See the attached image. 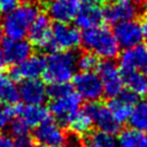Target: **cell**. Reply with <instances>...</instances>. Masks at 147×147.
I'll return each mask as SVG.
<instances>
[{
  "label": "cell",
  "instance_id": "cell-29",
  "mask_svg": "<svg viewBox=\"0 0 147 147\" xmlns=\"http://www.w3.org/2000/svg\"><path fill=\"white\" fill-rule=\"evenodd\" d=\"M72 85L69 84L68 82H60V83H51L48 87H46V93L47 96L51 99H57L61 96H64L69 93H71Z\"/></svg>",
  "mask_w": 147,
  "mask_h": 147
},
{
  "label": "cell",
  "instance_id": "cell-1",
  "mask_svg": "<svg viewBox=\"0 0 147 147\" xmlns=\"http://www.w3.org/2000/svg\"><path fill=\"white\" fill-rule=\"evenodd\" d=\"M80 42L87 51L96 56L111 60L118 55L119 46L113 32L106 26H93L84 29L80 33Z\"/></svg>",
  "mask_w": 147,
  "mask_h": 147
},
{
  "label": "cell",
  "instance_id": "cell-32",
  "mask_svg": "<svg viewBox=\"0 0 147 147\" xmlns=\"http://www.w3.org/2000/svg\"><path fill=\"white\" fill-rule=\"evenodd\" d=\"M21 3V0H0V14L6 15L9 11L14 10L18 5Z\"/></svg>",
  "mask_w": 147,
  "mask_h": 147
},
{
  "label": "cell",
  "instance_id": "cell-3",
  "mask_svg": "<svg viewBox=\"0 0 147 147\" xmlns=\"http://www.w3.org/2000/svg\"><path fill=\"white\" fill-rule=\"evenodd\" d=\"M37 15L38 7L34 3H20L14 10L3 15L1 20L2 33L10 39H23Z\"/></svg>",
  "mask_w": 147,
  "mask_h": 147
},
{
  "label": "cell",
  "instance_id": "cell-24",
  "mask_svg": "<svg viewBox=\"0 0 147 147\" xmlns=\"http://www.w3.org/2000/svg\"><path fill=\"white\" fill-rule=\"evenodd\" d=\"M131 127L147 132V101H138L127 118Z\"/></svg>",
  "mask_w": 147,
  "mask_h": 147
},
{
  "label": "cell",
  "instance_id": "cell-22",
  "mask_svg": "<svg viewBox=\"0 0 147 147\" xmlns=\"http://www.w3.org/2000/svg\"><path fill=\"white\" fill-rule=\"evenodd\" d=\"M117 145L119 147H147V132L129 127L118 132Z\"/></svg>",
  "mask_w": 147,
  "mask_h": 147
},
{
  "label": "cell",
  "instance_id": "cell-31",
  "mask_svg": "<svg viewBox=\"0 0 147 147\" xmlns=\"http://www.w3.org/2000/svg\"><path fill=\"white\" fill-rule=\"evenodd\" d=\"M33 146H34L33 138L29 136V133L17 136L13 140V147H33Z\"/></svg>",
  "mask_w": 147,
  "mask_h": 147
},
{
  "label": "cell",
  "instance_id": "cell-13",
  "mask_svg": "<svg viewBox=\"0 0 147 147\" xmlns=\"http://www.w3.org/2000/svg\"><path fill=\"white\" fill-rule=\"evenodd\" d=\"M82 105V98L77 92H71L64 96L57 98V99H52L48 110L55 116L57 122L63 125L65 118L74 113L75 110L79 109Z\"/></svg>",
  "mask_w": 147,
  "mask_h": 147
},
{
  "label": "cell",
  "instance_id": "cell-2",
  "mask_svg": "<svg viewBox=\"0 0 147 147\" xmlns=\"http://www.w3.org/2000/svg\"><path fill=\"white\" fill-rule=\"evenodd\" d=\"M78 53L75 51H59L49 53L46 57L45 70L42 72V78L47 83H60L70 80L77 69Z\"/></svg>",
  "mask_w": 147,
  "mask_h": 147
},
{
  "label": "cell",
  "instance_id": "cell-14",
  "mask_svg": "<svg viewBox=\"0 0 147 147\" xmlns=\"http://www.w3.org/2000/svg\"><path fill=\"white\" fill-rule=\"evenodd\" d=\"M46 9L48 17L55 22L69 23L75 20L79 9L78 0H47Z\"/></svg>",
  "mask_w": 147,
  "mask_h": 147
},
{
  "label": "cell",
  "instance_id": "cell-39",
  "mask_svg": "<svg viewBox=\"0 0 147 147\" xmlns=\"http://www.w3.org/2000/svg\"><path fill=\"white\" fill-rule=\"evenodd\" d=\"M56 147H67L64 144H61V145H59V146H56Z\"/></svg>",
  "mask_w": 147,
  "mask_h": 147
},
{
  "label": "cell",
  "instance_id": "cell-25",
  "mask_svg": "<svg viewBox=\"0 0 147 147\" xmlns=\"http://www.w3.org/2000/svg\"><path fill=\"white\" fill-rule=\"evenodd\" d=\"M85 147H117V141L113 134L103 131H90L85 134Z\"/></svg>",
  "mask_w": 147,
  "mask_h": 147
},
{
  "label": "cell",
  "instance_id": "cell-4",
  "mask_svg": "<svg viewBox=\"0 0 147 147\" xmlns=\"http://www.w3.org/2000/svg\"><path fill=\"white\" fill-rule=\"evenodd\" d=\"M80 42V33L74 25L56 22L52 25L51 40L44 48L45 52L54 53L76 48Z\"/></svg>",
  "mask_w": 147,
  "mask_h": 147
},
{
  "label": "cell",
  "instance_id": "cell-30",
  "mask_svg": "<svg viewBox=\"0 0 147 147\" xmlns=\"http://www.w3.org/2000/svg\"><path fill=\"white\" fill-rule=\"evenodd\" d=\"M29 129L30 127L26 125V123L21 117H16L9 122V131L14 137L29 133Z\"/></svg>",
  "mask_w": 147,
  "mask_h": 147
},
{
  "label": "cell",
  "instance_id": "cell-20",
  "mask_svg": "<svg viewBox=\"0 0 147 147\" xmlns=\"http://www.w3.org/2000/svg\"><path fill=\"white\" fill-rule=\"evenodd\" d=\"M123 84L127 86L129 90L134 92L138 96L147 95V76L145 72L139 70H119Z\"/></svg>",
  "mask_w": 147,
  "mask_h": 147
},
{
  "label": "cell",
  "instance_id": "cell-6",
  "mask_svg": "<svg viewBox=\"0 0 147 147\" xmlns=\"http://www.w3.org/2000/svg\"><path fill=\"white\" fill-rule=\"evenodd\" d=\"M74 87L82 99L98 101L103 94V87L99 75L94 71H80L74 75Z\"/></svg>",
  "mask_w": 147,
  "mask_h": 147
},
{
  "label": "cell",
  "instance_id": "cell-7",
  "mask_svg": "<svg viewBox=\"0 0 147 147\" xmlns=\"http://www.w3.org/2000/svg\"><path fill=\"white\" fill-rule=\"evenodd\" d=\"M96 70L102 83L105 95L108 99L116 96L123 90V78L119 68L111 60H106L99 63Z\"/></svg>",
  "mask_w": 147,
  "mask_h": 147
},
{
  "label": "cell",
  "instance_id": "cell-21",
  "mask_svg": "<svg viewBox=\"0 0 147 147\" xmlns=\"http://www.w3.org/2000/svg\"><path fill=\"white\" fill-rule=\"evenodd\" d=\"M18 116H21L29 127H32L47 119L49 117V110L41 105H26L22 106Z\"/></svg>",
  "mask_w": 147,
  "mask_h": 147
},
{
  "label": "cell",
  "instance_id": "cell-18",
  "mask_svg": "<svg viewBox=\"0 0 147 147\" xmlns=\"http://www.w3.org/2000/svg\"><path fill=\"white\" fill-rule=\"evenodd\" d=\"M75 21L77 26L84 29L98 26L103 21V14L102 9L98 5H85L83 7H79Z\"/></svg>",
  "mask_w": 147,
  "mask_h": 147
},
{
  "label": "cell",
  "instance_id": "cell-9",
  "mask_svg": "<svg viewBox=\"0 0 147 147\" xmlns=\"http://www.w3.org/2000/svg\"><path fill=\"white\" fill-rule=\"evenodd\" d=\"M140 6L133 0H113L102 9L103 20L110 24L134 20L139 14Z\"/></svg>",
  "mask_w": 147,
  "mask_h": 147
},
{
  "label": "cell",
  "instance_id": "cell-17",
  "mask_svg": "<svg viewBox=\"0 0 147 147\" xmlns=\"http://www.w3.org/2000/svg\"><path fill=\"white\" fill-rule=\"evenodd\" d=\"M0 45L8 63L17 64L32 53V45L23 39L3 38Z\"/></svg>",
  "mask_w": 147,
  "mask_h": 147
},
{
  "label": "cell",
  "instance_id": "cell-27",
  "mask_svg": "<svg viewBox=\"0 0 147 147\" xmlns=\"http://www.w3.org/2000/svg\"><path fill=\"white\" fill-rule=\"evenodd\" d=\"M99 63H100L99 56H96L95 54L88 51L78 54L76 65L80 71H94L96 70Z\"/></svg>",
  "mask_w": 147,
  "mask_h": 147
},
{
  "label": "cell",
  "instance_id": "cell-11",
  "mask_svg": "<svg viewBox=\"0 0 147 147\" xmlns=\"http://www.w3.org/2000/svg\"><path fill=\"white\" fill-rule=\"evenodd\" d=\"M33 139H36L39 144H42L48 147H56L63 144L65 139V134L59 123L51 117L41 122L36 126L33 132Z\"/></svg>",
  "mask_w": 147,
  "mask_h": 147
},
{
  "label": "cell",
  "instance_id": "cell-26",
  "mask_svg": "<svg viewBox=\"0 0 147 147\" xmlns=\"http://www.w3.org/2000/svg\"><path fill=\"white\" fill-rule=\"evenodd\" d=\"M107 107L109 108V110L111 111V114L114 115V117L119 123H123V122L127 121V118L130 117V114L132 111V108H133V106H131L127 102L123 101L118 96L111 98L108 101Z\"/></svg>",
  "mask_w": 147,
  "mask_h": 147
},
{
  "label": "cell",
  "instance_id": "cell-34",
  "mask_svg": "<svg viewBox=\"0 0 147 147\" xmlns=\"http://www.w3.org/2000/svg\"><path fill=\"white\" fill-rule=\"evenodd\" d=\"M7 64H8V62H7V60H6V56H5V54H3L2 48H1V46H0V71H2L3 69H6Z\"/></svg>",
  "mask_w": 147,
  "mask_h": 147
},
{
  "label": "cell",
  "instance_id": "cell-16",
  "mask_svg": "<svg viewBox=\"0 0 147 147\" xmlns=\"http://www.w3.org/2000/svg\"><path fill=\"white\" fill-rule=\"evenodd\" d=\"M18 94L26 105H41L46 96V86L42 80L38 78L33 79H23L20 83Z\"/></svg>",
  "mask_w": 147,
  "mask_h": 147
},
{
  "label": "cell",
  "instance_id": "cell-23",
  "mask_svg": "<svg viewBox=\"0 0 147 147\" xmlns=\"http://www.w3.org/2000/svg\"><path fill=\"white\" fill-rule=\"evenodd\" d=\"M18 100L20 94L15 82L8 75L0 72V103L13 105Z\"/></svg>",
  "mask_w": 147,
  "mask_h": 147
},
{
  "label": "cell",
  "instance_id": "cell-10",
  "mask_svg": "<svg viewBox=\"0 0 147 147\" xmlns=\"http://www.w3.org/2000/svg\"><path fill=\"white\" fill-rule=\"evenodd\" d=\"M113 34L119 47L131 48L137 46L142 40L141 34V24L136 22L134 20L124 21L114 24Z\"/></svg>",
  "mask_w": 147,
  "mask_h": 147
},
{
  "label": "cell",
  "instance_id": "cell-33",
  "mask_svg": "<svg viewBox=\"0 0 147 147\" xmlns=\"http://www.w3.org/2000/svg\"><path fill=\"white\" fill-rule=\"evenodd\" d=\"M0 147H13L11 138L3 133H0Z\"/></svg>",
  "mask_w": 147,
  "mask_h": 147
},
{
  "label": "cell",
  "instance_id": "cell-36",
  "mask_svg": "<svg viewBox=\"0 0 147 147\" xmlns=\"http://www.w3.org/2000/svg\"><path fill=\"white\" fill-rule=\"evenodd\" d=\"M83 1L85 5H98L101 2V0H80Z\"/></svg>",
  "mask_w": 147,
  "mask_h": 147
},
{
  "label": "cell",
  "instance_id": "cell-37",
  "mask_svg": "<svg viewBox=\"0 0 147 147\" xmlns=\"http://www.w3.org/2000/svg\"><path fill=\"white\" fill-rule=\"evenodd\" d=\"M2 39H3V33H2V30H1V28H0V44H1Z\"/></svg>",
  "mask_w": 147,
  "mask_h": 147
},
{
  "label": "cell",
  "instance_id": "cell-28",
  "mask_svg": "<svg viewBox=\"0 0 147 147\" xmlns=\"http://www.w3.org/2000/svg\"><path fill=\"white\" fill-rule=\"evenodd\" d=\"M22 106L23 105H20L18 102L13 105L0 103V131L7 126V124L11 121L13 117L20 115Z\"/></svg>",
  "mask_w": 147,
  "mask_h": 147
},
{
  "label": "cell",
  "instance_id": "cell-38",
  "mask_svg": "<svg viewBox=\"0 0 147 147\" xmlns=\"http://www.w3.org/2000/svg\"><path fill=\"white\" fill-rule=\"evenodd\" d=\"M33 147H48V146H45V145H42V144H40V145H37V146H33Z\"/></svg>",
  "mask_w": 147,
  "mask_h": 147
},
{
  "label": "cell",
  "instance_id": "cell-8",
  "mask_svg": "<svg viewBox=\"0 0 147 147\" xmlns=\"http://www.w3.org/2000/svg\"><path fill=\"white\" fill-rule=\"evenodd\" d=\"M46 57L41 54H33L15 64L9 70V77L14 82H21L23 79H33L42 75L45 70Z\"/></svg>",
  "mask_w": 147,
  "mask_h": 147
},
{
  "label": "cell",
  "instance_id": "cell-12",
  "mask_svg": "<svg viewBox=\"0 0 147 147\" xmlns=\"http://www.w3.org/2000/svg\"><path fill=\"white\" fill-rule=\"evenodd\" d=\"M51 31H52V24L48 15L38 13V15L30 24L26 33L29 36V42L32 46L44 51V48L47 46V44L51 40Z\"/></svg>",
  "mask_w": 147,
  "mask_h": 147
},
{
  "label": "cell",
  "instance_id": "cell-5",
  "mask_svg": "<svg viewBox=\"0 0 147 147\" xmlns=\"http://www.w3.org/2000/svg\"><path fill=\"white\" fill-rule=\"evenodd\" d=\"M85 113L91 117L92 123L96 125L100 131L109 134H116L121 130V123L114 117L109 108L99 101H90L84 108Z\"/></svg>",
  "mask_w": 147,
  "mask_h": 147
},
{
  "label": "cell",
  "instance_id": "cell-15",
  "mask_svg": "<svg viewBox=\"0 0 147 147\" xmlns=\"http://www.w3.org/2000/svg\"><path fill=\"white\" fill-rule=\"evenodd\" d=\"M119 70H139L147 72V47L138 44L125 51L119 56Z\"/></svg>",
  "mask_w": 147,
  "mask_h": 147
},
{
  "label": "cell",
  "instance_id": "cell-35",
  "mask_svg": "<svg viewBox=\"0 0 147 147\" xmlns=\"http://www.w3.org/2000/svg\"><path fill=\"white\" fill-rule=\"evenodd\" d=\"M141 34H142V39L145 41V46L147 47V20H145L141 24Z\"/></svg>",
  "mask_w": 147,
  "mask_h": 147
},
{
  "label": "cell",
  "instance_id": "cell-19",
  "mask_svg": "<svg viewBox=\"0 0 147 147\" xmlns=\"http://www.w3.org/2000/svg\"><path fill=\"white\" fill-rule=\"evenodd\" d=\"M92 124V119L85 113V110L77 109L65 118L63 126L65 125V127H68L70 132L77 133L79 136H85L87 132L91 131Z\"/></svg>",
  "mask_w": 147,
  "mask_h": 147
}]
</instances>
